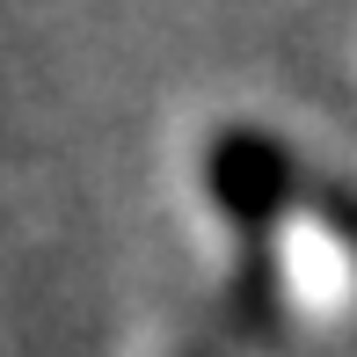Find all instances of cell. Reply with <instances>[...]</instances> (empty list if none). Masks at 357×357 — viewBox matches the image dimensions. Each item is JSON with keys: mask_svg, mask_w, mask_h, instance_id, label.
Segmentation results:
<instances>
[{"mask_svg": "<svg viewBox=\"0 0 357 357\" xmlns=\"http://www.w3.org/2000/svg\"><path fill=\"white\" fill-rule=\"evenodd\" d=\"M234 321L241 328H278L284 314V263L270 241H241V263H234Z\"/></svg>", "mask_w": 357, "mask_h": 357, "instance_id": "7a4b0ae2", "label": "cell"}, {"mask_svg": "<svg viewBox=\"0 0 357 357\" xmlns=\"http://www.w3.org/2000/svg\"><path fill=\"white\" fill-rule=\"evenodd\" d=\"M183 357H219V350H212V343H190V350H183Z\"/></svg>", "mask_w": 357, "mask_h": 357, "instance_id": "277c9868", "label": "cell"}, {"mask_svg": "<svg viewBox=\"0 0 357 357\" xmlns=\"http://www.w3.org/2000/svg\"><path fill=\"white\" fill-rule=\"evenodd\" d=\"M306 204H314V219L357 255V190L350 183H306Z\"/></svg>", "mask_w": 357, "mask_h": 357, "instance_id": "3957f363", "label": "cell"}, {"mask_svg": "<svg viewBox=\"0 0 357 357\" xmlns=\"http://www.w3.org/2000/svg\"><path fill=\"white\" fill-rule=\"evenodd\" d=\"M204 190H212V204L226 212L241 241H270L278 234V219L291 204L306 197V168L299 153L263 132V124H226V132L204 146Z\"/></svg>", "mask_w": 357, "mask_h": 357, "instance_id": "6da1fadb", "label": "cell"}]
</instances>
